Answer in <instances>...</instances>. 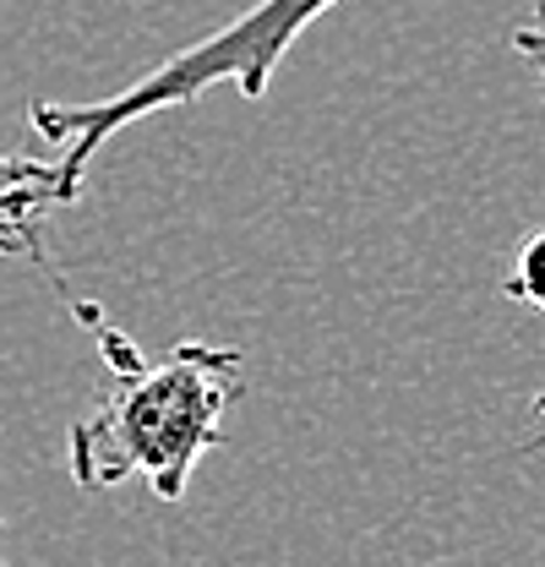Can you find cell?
<instances>
[{"mask_svg":"<svg viewBox=\"0 0 545 567\" xmlns=\"http://www.w3.org/2000/svg\"><path fill=\"white\" fill-rule=\"evenodd\" d=\"M76 322L99 339L115 388L88 421L71 425V481L82 492H110L142 475L158 502H181L197 458L218 447L224 415L246 388V354L235 344H181L169 360L147 365L93 306H76Z\"/></svg>","mask_w":545,"mask_h":567,"instance_id":"obj_1","label":"cell"},{"mask_svg":"<svg viewBox=\"0 0 545 567\" xmlns=\"http://www.w3.org/2000/svg\"><path fill=\"white\" fill-rule=\"evenodd\" d=\"M333 6L339 0H257L229 28L186 44L181 55H169L158 71L136 76L132 87H121L110 99H93V104H33L28 121H33V132L44 142L66 147L55 164H61L66 192L76 197L82 192V169L93 164V153L115 132L136 126V121H147L158 110L197 104L207 87H218V82H235L246 99H268V82L278 71V61L289 55V44H300V33L322 11H333Z\"/></svg>","mask_w":545,"mask_h":567,"instance_id":"obj_2","label":"cell"},{"mask_svg":"<svg viewBox=\"0 0 545 567\" xmlns=\"http://www.w3.org/2000/svg\"><path fill=\"white\" fill-rule=\"evenodd\" d=\"M66 203L76 197L61 181V164L0 153V229L11 240V257H39V218Z\"/></svg>","mask_w":545,"mask_h":567,"instance_id":"obj_3","label":"cell"},{"mask_svg":"<svg viewBox=\"0 0 545 567\" xmlns=\"http://www.w3.org/2000/svg\"><path fill=\"white\" fill-rule=\"evenodd\" d=\"M502 295L529 306V311H545V229L518 246V257H513V268L502 279Z\"/></svg>","mask_w":545,"mask_h":567,"instance_id":"obj_4","label":"cell"},{"mask_svg":"<svg viewBox=\"0 0 545 567\" xmlns=\"http://www.w3.org/2000/svg\"><path fill=\"white\" fill-rule=\"evenodd\" d=\"M513 50H518V61L541 76V99H545V0L529 6V17L524 22H513Z\"/></svg>","mask_w":545,"mask_h":567,"instance_id":"obj_5","label":"cell"},{"mask_svg":"<svg viewBox=\"0 0 545 567\" xmlns=\"http://www.w3.org/2000/svg\"><path fill=\"white\" fill-rule=\"evenodd\" d=\"M535 415H541V421H545V393H535Z\"/></svg>","mask_w":545,"mask_h":567,"instance_id":"obj_6","label":"cell"},{"mask_svg":"<svg viewBox=\"0 0 545 567\" xmlns=\"http://www.w3.org/2000/svg\"><path fill=\"white\" fill-rule=\"evenodd\" d=\"M0 251H11V240H6V229H0Z\"/></svg>","mask_w":545,"mask_h":567,"instance_id":"obj_7","label":"cell"},{"mask_svg":"<svg viewBox=\"0 0 545 567\" xmlns=\"http://www.w3.org/2000/svg\"><path fill=\"white\" fill-rule=\"evenodd\" d=\"M0 567H6V551H0Z\"/></svg>","mask_w":545,"mask_h":567,"instance_id":"obj_8","label":"cell"}]
</instances>
